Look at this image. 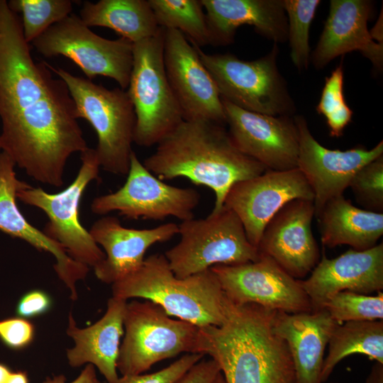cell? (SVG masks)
Segmentation results:
<instances>
[{
  "label": "cell",
  "mask_w": 383,
  "mask_h": 383,
  "mask_svg": "<svg viewBox=\"0 0 383 383\" xmlns=\"http://www.w3.org/2000/svg\"><path fill=\"white\" fill-rule=\"evenodd\" d=\"M52 72L33 58L21 18L0 0V150L34 180L60 187L69 157L88 147L68 88Z\"/></svg>",
  "instance_id": "obj_1"
},
{
  "label": "cell",
  "mask_w": 383,
  "mask_h": 383,
  "mask_svg": "<svg viewBox=\"0 0 383 383\" xmlns=\"http://www.w3.org/2000/svg\"><path fill=\"white\" fill-rule=\"evenodd\" d=\"M143 164L162 181L185 177L211 189L215 195L211 212L223 208L233 184L267 170L238 150L224 125L206 120H183Z\"/></svg>",
  "instance_id": "obj_2"
},
{
  "label": "cell",
  "mask_w": 383,
  "mask_h": 383,
  "mask_svg": "<svg viewBox=\"0 0 383 383\" xmlns=\"http://www.w3.org/2000/svg\"><path fill=\"white\" fill-rule=\"evenodd\" d=\"M274 311L228 299L222 324L200 328L201 355L216 362L226 383H295L288 347L273 328Z\"/></svg>",
  "instance_id": "obj_3"
},
{
  "label": "cell",
  "mask_w": 383,
  "mask_h": 383,
  "mask_svg": "<svg viewBox=\"0 0 383 383\" xmlns=\"http://www.w3.org/2000/svg\"><path fill=\"white\" fill-rule=\"evenodd\" d=\"M111 289L112 296L150 301L169 316L199 328L218 326L225 319L228 298L213 272L177 277L164 254L150 255L140 269L112 284Z\"/></svg>",
  "instance_id": "obj_4"
},
{
  "label": "cell",
  "mask_w": 383,
  "mask_h": 383,
  "mask_svg": "<svg viewBox=\"0 0 383 383\" xmlns=\"http://www.w3.org/2000/svg\"><path fill=\"white\" fill-rule=\"evenodd\" d=\"M51 71L66 84L74 102L78 118L87 120L95 130V149L100 167L116 175H127L131 163L136 118L127 93L121 88L109 89L48 64Z\"/></svg>",
  "instance_id": "obj_5"
},
{
  "label": "cell",
  "mask_w": 383,
  "mask_h": 383,
  "mask_svg": "<svg viewBox=\"0 0 383 383\" xmlns=\"http://www.w3.org/2000/svg\"><path fill=\"white\" fill-rule=\"evenodd\" d=\"M123 326L117 360L121 377L141 374L155 363L182 353L201 355L200 328L172 318L150 301L127 302Z\"/></svg>",
  "instance_id": "obj_6"
},
{
  "label": "cell",
  "mask_w": 383,
  "mask_h": 383,
  "mask_svg": "<svg viewBox=\"0 0 383 383\" xmlns=\"http://www.w3.org/2000/svg\"><path fill=\"white\" fill-rule=\"evenodd\" d=\"M165 30L160 27L155 35L133 43L127 93L136 118L133 143L141 147L157 145L184 120L165 71Z\"/></svg>",
  "instance_id": "obj_7"
},
{
  "label": "cell",
  "mask_w": 383,
  "mask_h": 383,
  "mask_svg": "<svg viewBox=\"0 0 383 383\" xmlns=\"http://www.w3.org/2000/svg\"><path fill=\"white\" fill-rule=\"evenodd\" d=\"M178 230L179 241L164 254L177 277L184 278L218 265L255 262L260 257L238 216L224 206L204 218L182 221Z\"/></svg>",
  "instance_id": "obj_8"
},
{
  "label": "cell",
  "mask_w": 383,
  "mask_h": 383,
  "mask_svg": "<svg viewBox=\"0 0 383 383\" xmlns=\"http://www.w3.org/2000/svg\"><path fill=\"white\" fill-rule=\"evenodd\" d=\"M196 48L221 99L249 111L275 116H294L295 103L277 64V44L274 43L265 56L250 61L231 53L208 54Z\"/></svg>",
  "instance_id": "obj_9"
},
{
  "label": "cell",
  "mask_w": 383,
  "mask_h": 383,
  "mask_svg": "<svg viewBox=\"0 0 383 383\" xmlns=\"http://www.w3.org/2000/svg\"><path fill=\"white\" fill-rule=\"evenodd\" d=\"M82 165L74 181L64 190L50 194L31 185L18 191L21 202L41 209L48 216L43 233L60 243L76 262L94 267L105 258L104 252L79 221L81 199L89 184L99 179V162L95 149L80 153Z\"/></svg>",
  "instance_id": "obj_10"
},
{
  "label": "cell",
  "mask_w": 383,
  "mask_h": 383,
  "mask_svg": "<svg viewBox=\"0 0 383 383\" xmlns=\"http://www.w3.org/2000/svg\"><path fill=\"white\" fill-rule=\"evenodd\" d=\"M32 44L45 57H68L89 80L99 75L107 77L121 89L128 88L133 43L122 37L109 40L96 35L74 13L50 26Z\"/></svg>",
  "instance_id": "obj_11"
},
{
  "label": "cell",
  "mask_w": 383,
  "mask_h": 383,
  "mask_svg": "<svg viewBox=\"0 0 383 383\" xmlns=\"http://www.w3.org/2000/svg\"><path fill=\"white\" fill-rule=\"evenodd\" d=\"M200 199L194 189L172 186L157 178L133 151L125 184L94 199L91 210L97 215L118 211L131 220L162 221L173 216L183 221L194 218Z\"/></svg>",
  "instance_id": "obj_12"
},
{
  "label": "cell",
  "mask_w": 383,
  "mask_h": 383,
  "mask_svg": "<svg viewBox=\"0 0 383 383\" xmlns=\"http://www.w3.org/2000/svg\"><path fill=\"white\" fill-rule=\"evenodd\" d=\"M222 289L235 304H255L289 313L311 312L309 298L296 279L270 257L260 255L255 262L210 268Z\"/></svg>",
  "instance_id": "obj_13"
},
{
  "label": "cell",
  "mask_w": 383,
  "mask_h": 383,
  "mask_svg": "<svg viewBox=\"0 0 383 383\" xmlns=\"http://www.w3.org/2000/svg\"><path fill=\"white\" fill-rule=\"evenodd\" d=\"M294 199L314 200L313 192L301 172L298 168L266 170L256 177L233 184L223 206L238 216L248 240L257 248L267 223Z\"/></svg>",
  "instance_id": "obj_14"
},
{
  "label": "cell",
  "mask_w": 383,
  "mask_h": 383,
  "mask_svg": "<svg viewBox=\"0 0 383 383\" xmlns=\"http://www.w3.org/2000/svg\"><path fill=\"white\" fill-rule=\"evenodd\" d=\"M164 62L184 120H206L225 126L217 85L202 63L196 47L177 30H165Z\"/></svg>",
  "instance_id": "obj_15"
},
{
  "label": "cell",
  "mask_w": 383,
  "mask_h": 383,
  "mask_svg": "<svg viewBox=\"0 0 383 383\" xmlns=\"http://www.w3.org/2000/svg\"><path fill=\"white\" fill-rule=\"evenodd\" d=\"M221 100L228 133L241 152L267 170L297 168L299 132L294 116L249 111Z\"/></svg>",
  "instance_id": "obj_16"
},
{
  "label": "cell",
  "mask_w": 383,
  "mask_h": 383,
  "mask_svg": "<svg viewBox=\"0 0 383 383\" xmlns=\"http://www.w3.org/2000/svg\"><path fill=\"white\" fill-rule=\"evenodd\" d=\"M294 119L299 132L297 168L313 192L316 216L328 201L343 194L358 170L383 155V140L370 150L363 145L331 150L316 140L303 116Z\"/></svg>",
  "instance_id": "obj_17"
},
{
  "label": "cell",
  "mask_w": 383,
  "mask_h": 383,
  "mask_svg": "<svg viewBox=\"0 0 383 383\" xmlns=\"http://www.w3.org/2000/svg\"><path fill=\"white\" fill-rule=\"evenodd\" d=\"M315 216L312 200L287 203L267 223L260 240V255L272 259L292 277L308 275L321 259L311 223Z\"/></svg>",
  "instance_id": "obj_18"
},
{
  "label": "cell",
  "mask_w": 383,
  "mask_h": 383,
  "mask_svg": "<svg viewBox=\"0 0 383 383\" xmlns=\"http://www.w3.org/2000/svg\"><path fill=\"white\" fill-rule=\"evenodd\" d=\"M312 311L323 310L327 300L338 292L369 294L383 289V243L365 250L349 249L328 259L323 253L310 276L300 280Z\"/></svg>",
  "instance_id": "obj_19"
},
{
  "label": "cell",
  "mask_w": 383,
  "mask_h": 383,
  "mask_svg": "<svg viewBox=\"0 0 383 383\" xmlns=\"http://www.w3.org/2000/svg\"><path fill=\"white\" fill-rule=\"evenodd\" d=\"M173 222L144 229L124 227L115 216H106L96 221L89 232L105 258L94 267L101 282L112 284L135 272L143 265L145 254L154 244L164 243L178 234Z\"/></svg>",
  "instance_id": "obj_20"
},
{
  "label": "cell",
  "mask_w": 383,
  "mask_h": 383,
  "mask_svg": "<svg viewBox=\"0 0 383 383\" xmlns=\"http://www.w3.org/2000/svg\"><path fill=\"white\" fill-rule=\"evenodd\" d=\"M372 3L367 0H331L329 13L310 61L322 69L334 58L359 51L380 72L383 43H376L367 28Z\"/></svg>",
  "instance_id": "obj_21"
},
{
  "label": "cell",
  "mask_w": 383,
  "mask_h": 383,
  "mask_svg": "<svg viewBox=\"0 0 383 383\" xmlns=\"http://www.w3.org/2000/svg\"><path fill=\"white\" fill-rule=\"evenodd\" d=\"M15 163L4 152L0 153V231L13 238L25 240L40 251L55 257L53 267L60 280L70 291V298L77 299L76 284L86 278L89 268L71 258L65 248L31 225L20 211L16 204L18 191L30 185L19 180Z\"/></svg>",
  "instance_id": "obj_22"
},
{
  "label": "cell",
  "mask_w": 383,
  "mask_h": 383,
  "mask_svg": "<svg viewBox=\"0 0 383 383\" xmlns=\"http://www.w3.org/2000/svg\"><path fill=\"white\" fill-rule=\"evenodd\" d=\"M211 38V45H227L234 41L243 25L273 41L286 43L288 23L283 0H201Z\"/></svg>",
  "instance_id": "obj_23"
},
{
  "label": "cell",
  "mask_w": 383,
  "mask_h": 383,
  "mask_svg": "<svg viewBox=\"0 0 383 383\" xmlns=\"http://www.w3.org/2000/svg\"><path fill=\"white\" fill-rule=\"evenodd\" d=\"M127 301L112 296L107 301L104 315L94 324L79 328L70 311L67 335L74 346L67 350L69 365L78 367L85 363L94 365L108 383H123L117 372L121 338L124 334L123 319Z\"/></svg>",
  "instance_id": "obj_24"
},
{
  "label": "cell",
  "mask_w": 383,
  "mask_h": 383,
  "mask_svg": "<svg viewBox=\"0 0 383 383\" xmlns=\"http://www.w3.org/2000/svg\"><path fill=\"white\" fill-rule=\"evenodd\" d=\"M338 323L325 309L296 313L274 311L273 328L288 347L295 383H321L325 350Z\"/></svg>",
  "instance_id": "obj_25"
},
{
  "label": "cell",
  "mask_w": 383,
  "mask_h": 383,
  "mask_svg": "<svg viewBox=\"0 0 383 383\" xmlns=\"http://www.w3.org/2000/svg\"><path fill=\"white\" fill-rule=\"evenodd\" d=\"M316 217L321 243L330 248L347 245L365 250L375 246L383 235V213L358 208L343 194L328 201Z\"/></svg>",
  "instance_id": "obj_26"
},
{
  "label": "cell",
  "mask_w": 383,
  "mask_h": 383,
  "mask_svg": "<svg viewBox=\"0 0 383 383\" xmlns=\"http://www.w3.org/2000/svg\"><path fill=\"white\" fill-rule=\"evenodd\" d=\"M79 13L88 27L111 28L133 43L155 35L160 28L148 0L86 1Z\"/></svg>",
  "instance_id": "obj_27"
},
{
  "label": "cell",
  "mask_w": 383,
  "mask_h": 383,
  "mask_svg": "<svg viewBox=\"0 0 383 383\" xmlns=\"http://www.w3.org/2000/svg\"><path fill=\"white\" fill-rule=\"evenodd\" d=\"M328 346V354L324 357L321 373V383L326 382L335 366L350 355H364L383 363V320L338 323Z\"/></svg>",
  "instance_id": "obj_28"
},
{
  "label": "cell",
  "mask_w": 383,
  "mask_h": 383,
  "mask_svg": "<svg viewBox=\"0 0 383 383\" xmlns=\"http://www.w3.org/2000/svg\"><path fill=\"white\" fill-rule=\"evenodd\" d=\"M159 27L175 29L196 47L211 45L201 0H148Z\"/></svg>",
  "instance_id": "obj_29"
},
{
  "label": "cell",
  "mask_w": 383,
  "mask_h": 383,
  "mask_svg": "<svg viewBox=\"0 0 383 383\" xmlns=\"http://www.w3.org/2000/svg\"><path fill=\"white\" fill-rule=\"evenodd\" d=\"M70 0H10L9 8L21 13L25 40L29 44L55 23L68 16L74 2Z\"/></svg>",
  "instance_id": "obj_30"
},
{
  "label": "cell",
  "mask_w": 383,
  "mask_h": 383,
  "mask_svg": "<svg viewBox=\"0 0 383 383\" xmlns=\"http://www.w3.org/2000/svg\"><path fill=\"white\" fill-rule=\"evenodd\" d=\"M320 4L319 0H283L290 57L299 72L307 70L310 62L309 29Z\"/></svg>",
  "instance_id": "obj_31"
},
{
  "label": "cell",
  "mask_w": 383,
  "mask_h": 383,
  "mask_svg": "<svg viewBox=\"0 0 383 383\" xmlns=\"http://www.w3.org/2000/svg\"><path fill=\"white\" fill-rule=\"evenodd\" d=\"M369 295L342 291L331 296L325 309L337 323L383 320V293Z\"/></svg>",
  "instance_id": "obj_32"
},
{
  "label": "cell",
  "mask_w": 383,
  "mask_h": 383,
  "mask_svg": "<svg viewBox=\"0 0 383 383\" xmlns=\"http://www.w3.org/2000/svg\"><path fill=\"white\" fill-rule=\"evenodd\" d=\"M316 111L326 118L332 137H340L351 122L353 112L345 102L343 94L342 62L326 78Z\"/></svg>",
  "instance_id": "obj_33"
},
{
  "label": "cell",
  "mask_w": 383,
  "mask_h": 383,
  "mask_svg": "<svg viewBox=\"0 0 383 383\" xmlns=\"http://www.w3.org/2000/svg\"><path fill=\"white\" fill-rule=\"evenodd\" d=\"M348 187L363 209L383 213V155L358 170Z\"/></svg>",
  "instance_id": "obj_34"
},
{
  "label": "cell",
  "mask_w": 383,
  "mask_h": 383,
  "mask_svg": "<svg viewBox=\"0 0 383 383\" xmlns=\"http://www.w3.org/2000/svg\"><path fill=\"white\" fill-rule=\"evenodd\" d=\"M203 357L200 354H186L169 366L155 372L129 377H122L123 383H177Z\"/></svg>",
  "instance_id": "obj_35"
},
{
  "label": "cell",
  "mask_w": 383,
  "mask_h": 383,
  "mask_svg": "<svg viewBox=\"0 0 383 383\" xmlns=\"http://www.w3.org/2000/svg\"><path fill=\"white\" fill-rule=\"evenodd\" d=\"M35 327L28 319L9 317L0 320V340L12 350H22L33 340Z\"/></svg>",
  "instance_id": "obj_36"
},
{
  "label": "cell",
  "mask_w": 383,
  "mask_h": 383,
  "mask_svg": "<svg viewBox=\"0 0 383 383\" xmlns=\"http://www.w3.org/2000/svg\"><path fill=\"white\" fill-rule=\"evenodd\" d=\"M51 306L52 299L48 294L40 289H33L20 298L16 313L18 317L33 318L47 313Z\"/></svg>",
  "instance_id": "obj_37"
},
{
  "label": "cell",
  "mask_w": 383,
  "mask_h": 383,
  "mask_svg": "<svg viewBox=\"0 0 383 383\" xmlns=\"http://www.w3.org/2000/svg\"><path fill=\"white\" fill-rule=\"evenodd\" d=\"M221 372L213 359L201 360L194 365L177 383H213Z\"/></svg>",
  "instance_id": "obj_38"
},
{
  "label": "cell",
  "mask_w": 383,
  "mask_h": 383,
  "mask_svg": "<svg viewBox=\"0 0 383 383\" xmlns=\"http://www.w3.org/2000/svg\"><path fill=\"white\" fill-rule=\"evenodd\" d=\"M43 383H67L63 374L47 377ZM70 383H100L98 380L95 368L93 365L87 364L82 370L79 375Z\"/></svg>",
  "instance_id": "obj_39"
},
{
  "label": "cell",
  "mask_w": 383,
  "mask_h": 383,
  "mask_svg": "<svg viewBox=\"0 0 383 383\" xmlns=\"http://www.w3.org/2000/svg\"><path fill=\"white\" fill-rule=\"evenodd\" d=\"M365 383H383V363L374 362L366 378Z\"/></svg>",
  "instance_id": "obj_40"
},
{
  "label": "cell",
  "mask_w": 383,
  "mask_h": 383,
  "mask_svg": "<svg viewBox=\"0 0 383 383\" xmlns=\"http://www.w3.org/2000/svg\"><path fill=\"white\" fill-rule=\"evenodd\" d=\"M370 34L374 40L382 43V13H381L374 26L370 31Z\"/></svg>",
  "instance_id": "obj_41"
},
{
  "label": "cell",
  "mask_w": 383,
  "mask_h": 383,
  "mask_svg": "<svg viewBox=\"0 0 383 383\" xmlns=\"http://www.w3.org/2000/svg\"><path fill=\"white\" fill-rule=\"evenodd\" d=\"M6 383H29L27 373L23 371L11 372Z\"/></svg>",
  "instance_id": "obj_42"
},
{
  "label": "cell",
  "mask_w": 383,
  "mask_h": 383,
  "mask_svg": "<svg viewBox=\"0 0 383 383\" xmlns=\"http://www.w3.org/2000/svg\"><path fill=\"white\" fill-rule=\"evenodd\" d=\"M11 373L9 367L0 362V383H6Z\"/></svg>",
  "instance_id": "obj_43"
},
{
  "label": "cell",
  "mask_w": 383,
  "mask_h": 383,
  "mask_svg": "<svg viewBox=\"0 0 383 383\" xmlns=\"http://www.w3.org/2000/svg\"><path fill=\"white\" fill-rule=\"evenodd\" d=\"M213 383H226L225 379L221 372L217 374Z\"/></svg>",
  "instance_id": "obj_44"
},
{
  "label": "cell",
  "mask_w": 383,
  "mask_h": 383,
  "mask_svg": "<svg viewBox=\"0 0 383 383\" xmlns=\"http://www.w3.org/2000/svg\"><path fill=\"white\" fill-rule=\"evenodd\" d=\"M330 383H339V382H330Z\"/></svg>",
  "instance_id": "obj_45"
},
{
  "label": "cell",
  "mask_w": 383,
  "mask_h": 383,
  "mask_svg": "<svg viewBox=\"0 0 383 383\" xmlns=\"http://www.w3.org/2000/svg\"><path fill=\"white\" fill-rule=\"evenodd\" d=\"M0 153H1V152H0Z\"/></svg>",
  "instance_id": "obj_46"
}]
</instances>
